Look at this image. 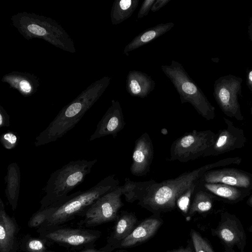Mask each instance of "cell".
Returning <instances> with one entry per match:
<instances>
[{"label": "cell", "mask_w": 252, "mask_h": 252, "mask_svg": "<svg viewBox=\"0 0 252 252\" xmlns=\"http://www.w3.org/2000/svg\"><path fill=\"white\" fill-rule=\"evenodd\" d=\"M10 88L17 90L21 95L28 97L34 94L40 86L39 78L27 72L13 71L6 74L1 78Z\"/></svg>", "instance_id": "17"}, {"label": "cell", "mask_w": 252, "mask_h": 252, "mask_svg": "<svg viewBox=\"0 0 252 252\" xmlns=\"http://www.w3.org/2000/svg\"><path fill=\"white\" fill-rule=\"evenodd\" d=\"M174 26L173 23L160 24L143 31L125 47L124 54L128 56L129 52L156 39L169 31Z\"/></svg>", "instance_id": "22"}, {"label": "cell", "mask_w": 252, "mask_h": 252, "mask_svg": "<svg viewBox=\"0 0 252 252\" xmlns=\"http://www.w3.org/2000/svg\"><path fill=\"white\" fill-rule=\"evenodd\" d=\"M10 126V117L5 109L0 105V128Z\"/></svg>", "instance_id": "32"}, {"label": "cell", "mask_w": 252, "mask_h": 252, "mask_svg": "<svg viewBox=\"0 0 252 252\" xmlns=\"http://www.w3.org/2000/svg\"><path fill=\"white\" fill-rule=\"evenodd\" d=\"M173 252H193L190 248H181Z\"/></svg>", "instance_id": "37"}, {"label": "cell", "mask_w": 252, "mask_h": 252, "mask_svg": "<svg viewBox=\"0 0 252 252\" xmlns=\"http://www.w3.org/2000/svg\"><path fill=\"white\" fill-rule=\"evenodd\" d=\"M215 137L216 133L211 130L187 132L172 143L169 160L186 162L203 157Z\"/></svg>", "instance_id": "7"}, {"label": "cell", "mask_w": 252, "mask_h": 252, "mask_svg": "<svg viewBox=\"0 0 252 252\" xmlns=\"http://www.w3.org/2000/svg\"><path fill=\"white\" fill-rule=\"evenodd\" d=\"M214 198L213 194L196 187L189 214L193 215L196 213H202L209 211L213 207Z\"/></svg>", "instance_id": "24"}, {"label": "cell", "mask_w": 252, "mask_h": 252, "mask_svg": "<svg viewBox=\"0 0 252 252\" xmlns=\"http://www.w3.org/2000/svg\"><path fill=\"white\" fill-rule=\"evenodd\" d=\"M79 252H109V251L105 249L97 250L93 247L81 250Z\"/></svg>", "instance_id": "35"}, {"label": "cell", "mask_w": 252, "mask_h": 252, "mask_svg": "<svg viewBox=\"0 0 252 252\" xmlns=\"http://www.w3.org/2000/svg\"><path fill=\"white\" fill-rule=\"evenodd\" d=\"M247 204L252 207V195L251 196V197L249 198V199L247 201Z\"/></svg>", "instance_id": "38"}, {"label": "cell", "mask_w": 252, "mask_h": 252, "mask_svg": "<svg viewBox=\"0 0 252 252\" xmlns=\"http://www.w3.org/2000/svg\"><path fill=\"white\" fill-rule=\"evenodd\" d=\"M214 233L227 246L236 245L242 252L243 251L246 244V235L240 221L235 216L224 213Z\"/></svg>", "instance_id": "15"}, {"label": "cell", "mask_w": 252, "mask_h": 252, "mask_svg": "<svg viewBox=\"0 0 252 252\" xmlns=\"http://www.w3.org/2000/svg\"><path fill=\"white\" fill-rule=\"evenodd\" d=\"M11 24L27 40L43 39L64 51L75 53L74 43L69 35L55 20L27 12L12 16Z\"/></svg>", "instance_id": "3"}, {"label": "cell", "mask_w": 252, "mask_h": 252, "mask_svg": "<svg viewBox=\"0 0 252 252\" xmlns=\"http://www.w3.org/2000/svg\"><path fill=\"white\" fill-rule=\"evenodd\" d=\"M4 180L6 184L5 195L12 210L14 211L17 206L21 182L20 169L17 163L12 162L8 165Z\"/></svg>", "instance_id": "19"}, {"label": "cell", "mask_w": 252, "mask_h": 252, "mask_svg": "<svg viewBox=\"0 0 252 252\" xmlns=\"http://www.w3.org/2000/svg\"><path fill=\"white\" fill-rule=\"evenodd\" d=\"M139 0H115L111 11L113 25H117L128 18L136 9Z\"/></svg>", "instance_id": "23"}, {"label": "cell", "mask_w": 252, "mask_h": 252, "mask_svg": "<svg viewBox=\"0 0 252 252\" xmlns=\"http://www.w3.org/2000/svg\"><path fill=\"white\" fill-rule=\"evenodd\" d=\"M20 228L14 217L7 214L0 198V252H18Z\"/></svg>", "instance_id": "16"}, {"label": "cell", "mask_w": 252, "mask_h": 252, "mask_svg": "<svg viewBox=\"0 0 252 252\" xmlns=\"http://www.w3.org/2000/svg\"><path fill=\"white\" fill-rule=\"evenodd\" d=\"M119 185L115 175H109L90 189L73 193L66 201L59 206L47 221L37 229L61 226L76 216H82L96 200Z\"/></svg>", "instance_id": "5"}, {"label": "cell", "mask_w": 252, "mask_h": 252, "mask_svg": "<svg viewBox=\"0 0 252 252\" xmlns=\"http://www.w3.org/2000/svg\"><path fill=\"white\" fill-rule=\"evenodd\" d=\"M97 161L96 159L72 160L52 173L43 189L45 195L40 202V209L68 200L73 193H68L83 183Z\"/></svg>", "instance_id": "4"}, {"label": "cell", "mask_w": 252, "mask_h": 252, "mask_svg": "<svg viewBox=\"0 0 252 252\" xmlns=\"http://www.w3.org/2000/svg\"><path fill=\"white\" fill-rule=\"evenodd\" d=\"M223 120L226 127L216 133L213 144L204 154L203 157L217 156L245 146L247 139L244 130L235 126L228 119L223 118Z\"/></svg>", "instance_id": "11"}, {"label": "cell", "mask_w": 252, "mask_h": 252, "mask_svg": "<svg viewBox=\"0 0 252 252\" xmlns=\"http://www.w3.org/2000/svg\"><path fill=\"white\" fill-rule=\"evenodd\" d=\"M197 187L203 189L215 196L231 202L241 200L246 194L243 188H239L221 183H208L199 181Z\"/></svg>", "instance_id": "21"}, {"label": "cell", "mask_w": 252, "mask_h": 252, "mask_svg": "<svg viewBox=\"0 0 252 252\" xmlns=\"http://www.w3.org/2000/svg\"><path fill=\"white\" fill-rule=\"evenodd\" d=\"M161 68L174 85L181 103H189L207 121L214 119L215 108L180 63L172 61L170 65H162Z\"/></svg>", "instance_id": "6"}, {"label": "cell", "mask_w": 252, "mask_h": 252, "mask_svg": "<svg viewBox=\"0 0 252 252\" xmlns=\"http://www.w3.org/2000/svg\"><path fill=\"white\" fill-rule=\"evenodd\" d=\"M191 238L195 252H214L208 243L197 232H191Z\"/></svg>", "instance_id": "29"}, {"label": "cell", "mask_w": 252, "mask_h": 252, "mask_svg": "<svg viewBox=\"0 0 252 252\" xmlns=\"http://www.w3.org/2000/svg\"><path fill=\"white\" fill-rule=\"evenodd\" d=\"M61 205V204H57L45 208L39 209L30 219L28 223V226L32 228H38L47 221L57 208Z\"/></svg>", "instance_id": "26"}, {"label": "cell", "mask_w": 252, "mask_h": 252, "mask_svg": "<svg viewBox=\"0 0 252 252\" xmlns=\"http://www.w3.org/2000/svg\"><path fill=\"white\" fill-rule=\"evenodd\" d=\"M136 221V218L132 215L127 214L123 216L115 226L113 238L117 240L125 239L132 232Z\"/></svg>", "instance_id": "25"}, {"label": "cell", "mask_w": 252, "mask_h": 252, "mask_svg": "<svg viewBox=\"0 0 252 252\" xmlns=\"http://www.w3.org/2000/svg\"><path fill=\"white\" fill-rule=\"evenodd\" d=\"M126 83V88L128 94L140 98L147 96L155 86V82L151 76L136 70L129 72Z\"/></svg>", "instance_id": "18"}, {"label": "cell", "mask_w": 252, "mask_h": 252, "mask_svg": "<svg viewBox=\"0 0 252 252\" xmlns=\"http://www.w3.org/2000/svg\"><path fill=\"white\" fill-rule=\"evenodd\" d=\"M251 114H252V107H251Z\"/></svg>", "instance_id": "39"}, {"label": "cell", "mask_w": 252, "mask_h": 252, "mask_svg": "<svg viewBox=\"0 0 252 252\" xmlns=\"http://www.w3.org/2000/svg\"><path fill=\"white\" fill-rule=\"evenodd\" d=\"M19 139V137L15 132L7 130L0 135V141L5 149L11 150L17 146Z\"/></svg>", "instance_id": "30"}, {"label": "cell", "mask_w": 252, "mask_h": 252, "mask_svg": "<svg viewBox=\"0 0 252 252\" xmlns=\"http://www.w3.org/2000/svg\"><path fill=\"white\" fill-rule=\"evenodd\" d=\"M124 191V186H118L99 197L82 215L79 226L93 227L114 220L123 205Z\"/></svg>", "instance_id": "8"}, {"label": "cell", "mask_w": 252, "mask_h": 252, "mask_svg": "<svg viewBox=\"0 0 252 252\" xmlns=\"http://www.w3.org/2000/svg\"><path fill=\"white\" fill-rule=\"evenodd\" d=\"M248 34L250 40L252 41V16L250 20V25L248 26Z\"/></svg>", "instance_id": "36"}, {"label": "cell", "mask_w": 252, "mask_h": 252, "mask_svg": "<svg viewBox=\"0 0 252 252\" xmlns=\"http://www.w3.org/2000/svg\"><path fill=\"white\" fill-rule=\"evenodd\" d=\"M170 1V0H157L153 4L151 10L153 12H156Z\"/></svg>", "instance_id": "33"}, {"label": "cell", "mask_w": 252, "mask_h": 252, "mask_svg": "<svg viewBox=\"0 0 252 252\" xmlns=\"http://www.w3.org/2000/svg\"><path fill=\"white\" fill-rule=\"evenodd\" d=\"M47 242L40 237L37 238L26 235L21 240L19 248L25 252H48L46 247Z\"/></svg>", "instance_id": "27"}, {"label": "cell", "mask_w": 252, "mask_h": 252, "mask_svg": "<svg viewBox=\"0 0 252 252\" xmlns=\"http://www.w3.org/2000/svg\"><path fill=\"white\" fill-rule=\"evenodd\" d=\"M242 81L241 78L229 74L219 78L214 85L213 95L222 112L238 121L244 120L238 101Z\"/></svg>", "instance_id": "10"}, {"label": "cell", "mask_w": 252, "mask_h": 252, "mask_svg": "<svg viewBox=\"0 0 252 252\" xmlns=\"http://www.w3.org/2000/svg\"><path fill=\"white\" fill-rule=\"evenodd\" d=\"M240 157L228 158L185 172L176 178L157 183L150 180L148 185L139 194L138 199L146 207L153 210L172 209L175 206L178 197L189 187L198 182L202 175L213 168L239 164Z\"/></svg>", "instance_id": "1"}, {"label": "cell", "mask_w": 252, "mask_h": 252, "mask_svg": "<svg viewBox=\"0 0 252 252\" xmlns=\"http://www.w3.org/2000/svg\"><path fill=\"white\" fill-rule=\"evenodd\" d=\"M199 181L208 183H221L239 188L249 189L252 188V174L233 168L212 169L204 173Z\"/></svg>", "instance_id": "12"}, {"label": "cell", "mask_w": 252, "mask_h": 252, "mask_svg": "<svg viewBox=\"0 0 252 252\" xmlns=\"http://www.w3.org/2000/svg\"><path fill=\"white\" fill-rule=\"evenodd\" d=\"M37 232L40 238L47 241L71 249L80 250L94 247V244L100 237L98 231L82 227L59 226L37 229Z\"/></svg>", "instance_id": "9"}, {"label": "cell", "mask_w": 252, "mask_h": 252, "mask_svg": "<svg viewBox=\"0 0 252 252\" xmlns=\"http://www.w3.org/2000/svg\"><path fill=\"white\" fill-rule=\"evenodd\" d=\"M125 125L122 109L119 102L112 100L111 105L97 124L96 129L91 136L89 140L93 141L108 135H112L115 137L124 128Z\"/></svg>", "instance_id": "14"}, {"label": "cell", "mask_w": 252, "mask_h": 252, "mask_svg": "<svg viewBox=\"0 0 252 252\" xmlns=\"http://www.w3.org/2000/svg\"><path fill=\"white\" fill-rule=\"evenodd\" d=\"M154 157L152 141L147 133L142 134L135 142L130 173L134 176L146 175L150 170Z\"/></svg>", "instance_id": "13"}, {"label": "cell", "mask_w": 252, "mask_h": 252, "mask_svg": "<svg viewBox=\"0 0 252 252\" xmlns=\"http://www.w3.org/2000/svg\"><path fill=\"white\" fill-rule=\"evenodd\" d=\"M111 78L104 76L89 85L75 99L64 106L47 127L35 138V147L57 141L72 129L98 100Z\"/></svg>", "instance_id": "2"}, {"label": "cell", "mask_w": 252, "mask_h": 252, "mask_svg": "<svg viewBox=\"0 0 252 252\" xmlns=\"http://www.w3.org/2000/svg\"><path fill=\"white\" fill-rule=\"evenodd\" d=\"M160 223V221L156 219H148L144 220L123 240L121 246H131L145 241L156 232Z\"/></svg>", "instance_id": "20"}, {"label": "cell", "mask_w": 252, "mask_h": 252, "mask_svg": "<svg viewBox=\"0 0 252 252\" xmlns=\"http://www.w3.org/2000/svg\"><path fill=\"white\" fill-rule=\"evenodd\" d=\"M247 85L251 92H252V69L247 71Z\"/></svg>", "instance_id": "34"}, {"label": "cell", "mask_w": 252, "mask_h": 252, "mask_svg": "<svg viewBox=\"0 0 252 252\" xmlns=\"http://www.w3.org/2000/svg\"><path fill=\"white\" fill-rule=\"evenodd\" d=\"M155 1V0H144L138 13L137 19L142 18L144 16L147 15Z\"/></svg>", "instance_id": "31"}, {"label": "cell", "mask_w": 252, "mask_h": 252, "mask_svg": "<svg viewBox=\"0 0 252 252\" xmlns=\"http://www.w3.org/2000/svg\"><path fill=\"white\" fill-rule=\"evenodd\" d=\"M199 181L187 189L178 197L176 201V204L178 207L184 214L188 213L191 197L194 195Z\"/></svg>", "instance_id": "28"}]
</instances>
